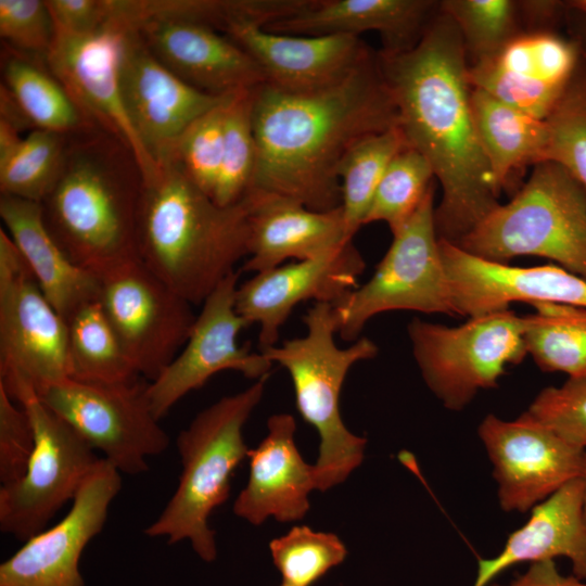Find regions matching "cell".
I'll return each mask as SVG.
<instances>
[{"mask_svg": "<svg viewBox=\"0 0 586 586\" xmlns=\"http://www.w3.org/2000/svg\"><path fill=\"white\" fill-rule=\"evenodd\" d=\"M378 60L407 145L429 161L442 187L437 235L457 244L499 205L474 124L459 29L438 7L411 49L380 50Z\"/></svg>", "mask_w": 586, "mask_h": 586, "instance_id": "6da1fadb", "label": "cell"}, {"mask_svg": "<svg viewBox=\"0 0 586 586\" xmlns=\"http://www.w3.org/2000/svg\"><path fill=\"white\" fill-rule=\"evenodd\" d=\"M252 123L257 163L249 193L328 212L341 206L337 168L347 151L399 120L374 52L347 77L321 89L255 87Z\"/></svg>", "mask_w": 586, "mask_h": 586, "instance_id": "7a4b0ae2", "label": "cell"}, {"mask_svg": "<svg viewBox=\"0 0 586 586\" xmlns=\"http://www.w3.org/2000/svg\"><path fill=\"white\" fill-rule=\"evenodd\" d=\"M144 175L133 152L94 127L67 136L62 173L41 202L66 255L98 277L138 256Z\"/></svg>", "mask_w": 586, "mask_h": 586, "instance_id": "3957f363", "label": "cell"}, {"mask_svg": "<svg viewBox=\"0 0 586 586\" xmlns=\"http://www.w3.org/2000/svg\"><path fill=\"white\" fill-rule=\"evenodd\" d=\"M252 199L220 206L169 164L144 179L138 256L176 293L200 305L249 255Z\"/></svg>", "mask_w": 586, "mask_h": 586, "instance_id": "277c9868", "label": "cell"}, {"mask_svg": "<svg viewBox=\"0 0 586 586\" xmlns=\"http://www.w3.org/2000/svg\"><path fill=\"white\" fill-rule=\"evenodd\" d=\"M268 378L220 398L178 434L179 482L160 515L145 527V535L166 538L168 544L189 540L201 559L215 560L216 534L208 519L228 499L231 477L247 457L243 426L260 402Z\"/></svg>", "mask_w": 586, "mask_h": 586, "instance_id": "5b68a950", "label": "cell"}, {"mask_svg": "<svg viewBox=\"0 0 586 586\" xmlns=\"http://www.w3.org/2000/svg\"><path fill=\"white\" fill-rule=\"evenodd\" d=\"M303 322L305 335L260 353L289 372L296 409L318 432L320 443L315 468L318 489L326 492L344 482L364 460L367 441L345 426L340 412V394L349 369L375 357L379 349L365 336L347 347H339L331 303H314Z\"/></svg>", "mask_w": 586, "mask_h": 586, "instance_id": "8992f818", "label": "cell"}, {"mask_svg": "<svg viewBox=\"0 0 586 586\" xmlns=\"http://www.w3.org/2000/svg\"><path fill=\"white\" fill-rule=\"evenodd\" d=\"M457 245L501 264L518 256L548 258L586 279V189L561 165L538 163L512 199Z\"/></svg>", "mask_w": 586, "mask_h": 586, "instance_id": "52a82bcc", "label": "cell"}, {"mask_svg": "<svg viewBox=\"0 0 586 586\" xmlns=\"http://www.w3.org/2000/svg\"><path fill=\"white\" fill-rule=\"evenodd\" d=\"M434 191L393 234L372 277L332 304L341 339L356 341L366 323L385 311L456 315L435 227Z\"/></svg>", "mask_w": 586, "mask_h": 586, "instance_id": "ba28073f", "label": "cell"}, {"mask_svg": "<svg viewBox=\"0 0 586 586\" xmlns=\"http://www.w3.org/2000/svg\"><path fill=\"white\" fill-rule=\"evenodd\" d=\"M525 316L510 309L471 317L456 327L415 318L407 327L428 387L450 410L463 409L481 390L497 386L510 365L527 354Z\"/></svg>", "mask_w": 586, "mask_h": 586, "instance_id": "9c48e42d", "label": "cell"}, {"mask_svg": "<svg viewBox=\"0 0 586 586\" xmlns=\"http://www.w3.org/2000/svg\"><path fill=\"white\" fill-rule=\"evenodd\" d=\"M71 378L67 321L46 298L0 229V386L12 397Z\"/></svg>", "mask_w": 586, "mask_h": 586, "instance_id": "30bf717a", "label": "cell"}, {"mask_svg": "<svg viewBox=\"0 0 586 586\" xmlns=\"http://www.w3.org/2000/svg\"><path fill=\"white\" fill-rule=\"evenodd\" d=\"M12 399L27 411L36 444L24 475L0 486V530L26 542L75 498L101 458L31 388L21 390Z\"/></svg>", "mask_w": 586, "mask_h": 586, "instance_id": "8fae6325", "label": "cell"}, {"mask_svg": "<svg viewBox=\"0 0 586 586\" xmlns=\"http://www.w3.org/2000/svg\"><path fill=\"white\" fill-rule=\"evenodd\" d=\"M149 382L88 383L72 378L37 395L120 473L141 474L148 458L164 453L169 436L154 416L146 395Z\"/></svg>", "mask_w": 586, "mask_h": 586, "instance_id": "7c38bea8", "label": "cell"}, {"mask_svg": "<svg viewBox=\"0 0 586 586\" xmlns=\"http://www.w3.org/2000/svg\"><path fill=\"white\" fill-rule=\"evenodd\" d=\"M99 302L141 377L153 381L187 342L196 315L140 258L99 276Z\"/></svg>", "mask_w": 586, "mask_h": 586, "instance_id": "4fadbf2b", "label": "cell"}, {"mask_svg": "<svg viewBox=\"0 0 586 586\" xmlns=\"http://www.w3.org/2000/svg\"><path fill=\"white\" fill-rule=\"evenodd\" d=\"M239 275L231 273L206 297L180 352L149 382L148 399L158 420L220 371L234 370L255 380L269 374L272 362L238 343L239 333L251 326L235 309Z\"/></svg>", "mask_w": 586, "mask_h": 586, "instance_id": "5bb4252c", "label": "cell"}, {"mask_svg": "<svg viewBox=\"0 0 586 586\" xmlns=\"http://www.w3.org/2000/svg\"><path fill=\"white\" fill-rule=\"evenodd\" d=\"M477 431L506 512H526L583 475L586 450L570 445L527 411L512 421L488 415Z\"/></svg>", "mask_w": 586, "mask_h": 586, "instance_id": "9a60e30c", "label": "cell"}, {"mask_svg": "<svg viewBox=\"0 0 586 586\" xmlns=\"http://www.w3.org/2000/svg\"><path fill=\"white\" fill-rule=\"evenodd\" d=\"M120 90L130 124L156 168L182 132L229 95L206 93L181 80L152 54L138 28L129 25L122 40Z\"/></svg>", "mask_w": 586, "mask_h": 586, "instance_id": "2e32d148", "label": "cell"}, {"mask_svg": "<svg viewBox=\"0 0 586 586\" xmlns=\"http://www.w3.org/2000/svg\"><path fill=\"white\" fill-rule=\"evenodd\" d=\"M122 487L120 472L101 458L82 482L66 515L0 565V586H85L79 559L103 528Z\"/></svg>", "mask_w": 586, "mask_h": 586, "instance_id": "e0dca14e", "label": "cell"}, {"mask_svg": "<svg viewBox=\"0 0 586 586\" xmlns=\"http://www.w3.org/2000/svg\"><path fill=\"white\" fill-rule=\"evenodd\" d=\"M125 26L111 16L92 34L56 31L46 63L85 114L133 152L145 179L157 168L143 151L123 102L120 54Z\"/></svg>", "mask_w": 586, "mask_h": 586, "instance_id": "ac0fdd59", "label": "cell"}, {"mask_svg": "<svg viewBox=\"0 0 586 586\" xmlns=\"http://www.w3.org/2000/svg\"><path fill=\"white\" fill-rule=\"evenodd\" d=\"M366 263L347 242L323 256L283 264L238 285L235 309L250 324H259L260 352L277 345L281 326L296 305L314 300L334 304L358 286Z\"/></svg>", "mask_w": 586, "mask_h": 586, "instance_id": "d6986e66", "label": "cell"}, {"mask_svg": "<svg viewBox=\"0 0 586 586\" xmlns=\"http://www.w3.org/2000/svg\"><path fill=\"white\" fill-rule=\"evenodd\" d=\"M456 315L468 318L509 309L512 303L586 307V279L558 266L515 267L477 257L440 239Z\"/></svg>", "mask_w": 586, "mask_h": 586, "instance_id": "ffe728a7", "label": "cell"}, {"mask_svg": "<svg viewBox=\"0 0 586 586\" xmlns=\"http://www.w3.org/2000/svg\"><path fill=\"white\" fill-rule=\"evenodd\" d=\"M579 53L559 31H522L494 55L469 64L472 88L545 119L572 77Z\"/></svg>", "mask_w": 586, "mask_h": 586, "instance_id": "44dd1931", "label": "cell"}, {"mask_svg": "<svg viewBox=\"0 0 586 586\" xmlns=\"http://www.w3.org/2000/svg\"><path fill=\"white\" fill-rule=\"evenodd\" d=\"M222 34L254 59L267 84L288 91L336 84L374 53L357 36L282 35L250 20L232 22Z\"/></svg>", "mask_w": 586, "mask_h": 586, "instance_id": "7402d4cb", "label": "cell"}, {"mask_svg": "<svg viewBox=\"0 0 586 586\" xmlns=\"http://www.w3.org/2000/svg\"><path fill=\"white\" fill-rule=\"evenodd\" d=\"M136 27L167 69L201 91L225 95L266 82L264 72L245 50L207 25L155 17Z\"/></svg>", "mask_w": 586, "mask_h": 586, "instance_id": "603a6c76", "label": "cell"}, {"mask_svg": "<svg viewBox=\"0 0 586 586\" xmlns=\"http://www.w3.org/2000/svg\"><path fill=\"white\" fill-rule=\"evenodd\" d=\"M267 426V436L247 453L249 480L233 504V512L254 525L269 517L279 522L303 519L310 508L309 493L318 489L315 464L304 460L295 444L294 417L272 415Z\"/></svg>", "mask_w": 586, "mask_h": 586, "instance_id": "cb8c5ba5", "label": "cell"}, {"mask_svg": "<svg viewBox=\"0 0 586 586\" xmlns=\"http://www.w3.org/2000/svg\"><path fill=\"white\" fill-rule=\"evenodd\" d=\"M249 195L252 209L249 255L243 271H267L289 258H317L353 241L346 234L341 206L316 212L290 199Z\"/></svg>", "mask_w": 586, "mask_h": 586, "instance_id": "d4e9b609", "label": "cell"}, {"mask_svg": "<svg viewBox=\"0 0 586 586\" xmlns=\"http://www.w3.org/2000/svg\"><path fill=\"white\" fill-rule=\"evenodd\" d=\"M440 1L432 0H313L298 13L268 23L264 29L293 36H357L380 34L381 51L397 53L411 49L436 14Z\"/></svg>", "mask_w": 586, "mask_h": 586, "instance_id": "484cf974", "label": "cell"}, {"mask_svg": "<svg viewBox=\"0 0 586 586\" xmlns=\"http://www.w3.org/2000/svg\"><path fill=\"white\" fill-rule=\"evenodd\" d=\"M566 557L573 573L586 579L584 482L574 479L532 509L528 521L511 533L494 558L480 559L472 586H488L501 572L522 562Z\"/></svg>", "mask_w": 586, "mask_h": 586, "instance_id": "4316f807", "label": "cell"}, {"mask_svg": "<svg viewBox=\"0 0 586 586\" xmlns=\"http://www.w3.org/2000/svg\"><path fill=\"white\" fill-rule=\"evenodd\" d=\"M0 217L39 289L65 320L98 300L99 277L75 264L54 240L41 203L0 194Z\"/></svg>", "mask_w": 586, "mask_h": 586, "instance_id": "83f0119b", "label": "cell"}, {"mask_svg": "<svg viewBox=\"0 0 586 586\" xmlns=\"http://www.w3.org/2000/svg\"><path fill=\"white\" fill-rule=\"evenodd\" d=\"M471 106L479 140L499 195L514 186L526 166L545 162L548 131L545 119L519 111L472 88Z\"/></svg>", "mask_w": 586, "mask_h": 586, "instance_id": "f1b7e54d", "label": "cell"}, {"mask_svg": "<svg viewBox=\"0 0 586 586\" xmlns=\"http://www.w3.org/2000/svg\"><path fill=\"white\" fill-rule=\"evenodd\" d=\"M1 84L35 129L73 136L98 127L77 104L46 60L2 46Z\"/></svg>", "mask_w": 586, "mask_h": 586, "instance_id": "f546056e", "label": "cell"}, {"mask_svg": "<svg viewBox=\"0 0 586 586\" xmlns=\"http://www.w3.org/2000/svg\"><path fill=\"white\" fill-rule=\"evenodd\" d=\"M66 321L72 379L100 384L141 379L99 300L85 304Z\"/></svg>", "mask_w": 586, "mask_h": 586, "instance_id": "4dcf8cb0", "label": "cell"}, {"mask_svg": "<svg viewBox=\"0 0 586 586\" xmlns=\"http://www.w3.org/2000/svg\"><path fill=\"white\" fill-rule=\"evenodd\" d=\"M525 316L527 354L545 372L586 375V307L536 303Z\"/></svg>", "mask_w": 586, "mask_h": 586, "instance_id": "1f68e13d", "label": "cell"}, {"mask_svg": "<svg viewBox=\"0 0 586 586\" xmlns=\"http://www.w3.org/2000/svg\"><path fill=\"white\" fill-rule=\"evenodd\" d=\"M406 145L397 126L361 138L344 155L337 176L341 208L349 239L353 240L364 225L374 192L391 161Z\"/></svg>", "mask_w": 586, "mask_h": 586, "instance_id": "d6a6232c", "label": "cell"}, {"mask_svg": "<svg viewBox=\"0 0 586 586\" xmlns=\"http://www.w3.org/2000/svg\"><path fill=\"white\" fill-rule=\"evenodd\" d=\"M253 89L232 93L226 104L222 160L213 194V201L220 206L240 203L252 187L257 163Z\"/></svg>", "mask_w": 586, "mask_h": 586, "instance_id": "836d02e7", "label": "cell"}, {"mask_svg": "<svg viewBox=\"0 0 586 586\" xmlns=\"http://www.w3.org/2000/svg\"><path fill=\"white\" fill-rule=\"evenodd\" d=\"M429 161L406 145L391 161L374 192L364 225L383 221L396 233L415 214L434 187Z\"/></svg>", "mask_w": 586, "mask_h": 586, "instance_id": "e575fe53", "label": "cell"}, {"mask_svg": "<svg viewBox=\"0 0 586 586\" xmlns=\"http://www.w3.org/2000/svg\"><path fill=\"white\" fill-rule=\"evenodd\" d=\"M67 136L34 129L16 154L0 168V194L41 203L60 178Z\"/></svg>", "mask_w": 586, "mask_h": 586, "instance_id": "d590c367", "label": "cell"}, {"mask_svg": "<svg viewBox=\"0 0 586 586\" xmlns=\"http://www.w3.org/2000/svg\"><path fill=\"white\" fill-rule=\"evenodd\" d=\"M440 9L458 27L469 64L494 55L523 31L518 1L443 0Z\"/></svg>", "mask_w": 586, "mask_h": 586, "instance_id": "8d00e7d4", "label": "cell"}, {"mask_svg": "<svg viewBox=\"0 0 586 586\" xmlns=\"http://www.w3.org/2000/svg\"><path fill=\"white\" fill-rule=\"evenodd\" d=\"M545 122V162L561 165L586 189V62L581 56Z\"/></svg>", "mask_w": 586, "mask_h": 586, "instance_id": "74e56055", "label": "cell"}, {"mask_svg": "<svg viewBox=\"0 0 586 586\" xmlns=\"http://www.w3.org/2000/svg\"><path fill=\"white\" fill-rule=\"evenodd\" d=\"M273 564L286 586H311L330 569L341 564L347 550L337 535L293 526L269 544Z\"/></svg>", "mask_w": 586, "mask_h": 586, "instance_id": "f35d334b", "label": "cell"}, {"mask_svg": "<svg viewBox=\"0 0 586 586\" xmlns=\"http://www.w3.org/2000/svg\"><path fill=\"white\" fill-rule=\"evenodd\" d=\"M231 94L195 119L162 163L174 166L212 200L222 160L226 104Z\"/></svg>", "mask_w": 586, "mask_h": 586, "instance_id": "ab89813d", "label": "cell"}, {"mask_svg": "<svg viewBox=\"0 0 586 586\" xmlns=\"http://www.w3.org/2000/svg\"><path fill=\"white\" fill-rule=\"evenodd\" d=\"M526 411L570 445L586 450V375L545 387Z\"/></svg>", "mask_w": 586, "mask_h": 586, "instance_id": "60d3db41", "label": "cell"}, {"mask_svg": "<svg viewBox=\"0 0 586 586\" xmlns=\"http://www.w3.org/2000/svg\"><path fill=\"white\" fill-rule=\"evenodd\" d=\"M0 36L11 49L46 60L56 36L46 0H0Z\"/></svg>", "mask_w": 586, "mask_h": 586, "instance_id": "b9f144b4", "label": "cell"}, {"mask_svg": "<svg viewBox=\"0 0 586 586\" xmlns=\"http://www.w3.org/2000/svg\"><path fill=\"white\" fill-rule=\"evenodd\" d=\"M35 444V430L27 411L0 386L1 486L15 483L24 475Z\"/></svg>", "mask_w": 586, "mask_h": 586, "instance_id": "7bdbcfd3", "label": "cell"}, {"mask_svg": "<svg viewBox=\"0 0 586 586\" xmlns=\"http://www.w3.org/2000/svg\"><path fill=\"white\" fill-rule=\"evenodd\" d=\"M55 29L71 35H88L105 26L113 12L112 0H46Z\"/></svg>", "mask_w": 586, "mask_h": 586, "instance_id": "ee69618b", "label": "cell"}, {"mask_svg": "<svg viewBox=\"0 0 586 586\" xmlns=\"http://www.w3.org/2000/svg\"><path fill=\"white\" fill-rule=\"evenodd\" d=\"M523 31H558L564 25L566 1H518Z\"/></svg>", "mask_w": 586, "mask_h": 586, "instance_id": "f6af8a7d", "label": "cell"}, {"mask_svg": "<svg viewBox=\"0 0 586 586\" xmlns=\"http://www.w3.org/2000/svg\"><path fill=\"white\" fill-rule=\"evenodd\" d=\"M488 586H586L581 578L563 576L553 560L532 562L526 572L508 585L491 584Z\"/></svg>", "mask_w": 586, "mask_h": 586, "instance_id": "bcb514c9", "label": "cell"}, {"mask_svg": "<svg viewBox=\"0 0 586 586\" xmlns=\"http://www.w3.org/2000/svg\"><path fill=\"white\" fill-rule=\"evenodd\" d=\"M564 26L568 37L575 43L579 56L586 62V0L566 1Z\"/></svg>", "mask_w": 586, "mask_h": 586, "instance_id": "7dc6e473", "label": "cell"}, {"mask_svg": "<svg viewBox=\"0 0 586 586\" xmlns=\"http://www.w3.org/2000/svg\"><path fill=\"white\" fill-rule=\"evenodd\" d=\"M0 120L11 124L22 132L35 129L16 100L2 84H0Z\"/></svg>", "mask_w": 586, "mask_h": 586, "instance_id": "c3c4849f", "label": "cell"}, {"mask_svg": "<svg viewBox=\"0 0 586 586\" xmlns=\"http://www.w3.org/2000/svg\"><path fill=\"white\" fill-rule=\"evenodd\" d=\"M24 138L17 128L0 120V168L16 154Z\"/></svg>", "mask_w": 586, "mask_h": 586, "instance_id": "681fc988", "label": "cell"}, {"mask_svg": "<svg viewBox=\"0 0 586 586\" xmlns=\"http://www.w3.org/2000/svg\"><path fill=\"white\" fill-rule=\"evenodd\" d=\"M582 479H583V482H584V517H585V521H586V461H585V467H584Z\"/></svg>", "mask_w": 586, "mask_h": 586, "instance_id": "f907efd6", "label": "cell"}, {"mask_svg": "<svg viewBox=\"0 0 586 586\" xmlns=\"http://www.w3.org/2000/svg\"><path fill=\"white\" fill-rule=\"evenodd\" d=\"M281 586H286V585L282 584Z\"/></svg>", "mask_w": 586, "mask_h": 586, "instance_id": "816d5d0a", "label": "cell"}]
</instances>
